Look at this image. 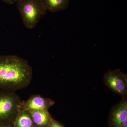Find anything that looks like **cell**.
<instances>
[{"mask_svg":"<svg viewBox=\"0 0 127 127\" xmlns=\"http://www.w3.org/2000/svg\"><path fill=\"white\" fill-rule=\"evenodd\" d=\"M33 72L27 61L15 55L0 56V89L14 91L26 88Z\"/></svg>","mask_w":127,"mask_h":127,"instance_id":"obj_1","label":"cell"},{"mask_svg":"<svg viewBox=\"0 0 127 127\" xmlns=\"http://www.w3.org/2000/svg\"><path fill=\"white\" fill-rule=\"evenodd\" d=\"M23 103L14 91L0 90V123L15 121L22 110Z\"/></svg>","mask_w":127,"mask_h":127,"instance_id":"obj_2","label":"cell"},{"mask_svg":"<svg viewBox=\"0 0 127 127\" xmlns=\"http://www.w3.org/2000/svg\"><path fill=\"white\" fill-rule=\"evenodd\" d=\"M17 3L23 23L28 29L35 27L47 11L41 0H20Z\"/></svg>","mask_w":127,"mask_h":127,"instance_id":"obj_3","label":"cell"},{"mask_svg":"<svg viewBox=\"0 0 127 127\" xmlns=\"http://www.w3.org/2000/svg\"><path fill=\"white\" fill-rule=\"evenodd\" d=\"M104 79L106 85L114 92L122 95L127 94V77L120 70L108 71Z\"/></svg>","mask_w":127,"mask_h":127,"instance_id":"obj_4","label":"cell"},{"mask_svg":"<svg viewBox=\"0 0 127 127\" xmlns=\"http://www.w3.org/2000/svg\"><path fill=\"white\" fill-rule=\"evenodd\" d=\"M54 104L52 100L40 95L32 96L27 101L23 102L22 110L28 111H47Z\"/></svg>","mask_w":127,"mask_h":127,"instance_id":"obj_5","label":"cell"},{"mask_svg":"<svg viewBox=\"0 0 127 127\" xmlns=\"http://www.w3.org/2000/svg\"><path fill=\"white\" fill-rule=\"evenodd\" d=\"M127 118V102L125 101L119 104L113 112L111 119L114 127H121Z\"/></svg>","mask_w":127,"mask_h":127,"instance_id":"obj_6","label":"cell"},{"mask_svg":"<svg viewBox=\"0 0 127 127\" xmlns=\"http://www.w3.org/2000/svg\"><path fill=\"white\" fill-rule=\"evenodd\" d=\"M47 11L52 13L65 10L69 5V0H41Z\"/></svg>","mask_w":127,"mask_h":127,"instance_id":"obj_7","label":"cell"},{"mask_svg":"<svg viewBox=\"0 0 127 127\" xmlns=\"http://www.w3.org/2000/svg\"><path fill=\"white\" fill-rule=\"evenodd\" d=\"M35 125L39 127H44L49 124L50 117L47 111H28Z\"/></svg>","mask_w":127,"mask_h":127,"instance_id":"obj_8","label":"cell"},{"mask_svg":"<svg viewBox=\"0 0 127 127\" xmlns=\"http://www.w3.org/2000/svg\"><path fill=\"white\" fill-rule=\"evenodd\" d=\"M34 123L28 111L22 110L14 121V127H33Z\"/></svg>","mask_w":127,"mask_h":127,"instance_id":"obj_9","label":"cell"},{"mask_svg":"<svg viewBox=\"0 0 127 127\" xmlns=\"http://www.w3.org/2000/svg\"><path fill=\"white\" fill-rule=\"evenodd\" d=\"M47 127H63L61 124H59L58 123L53 121L50 123Z\"/></svg>","mask_w":127,"mask_h":127,"instance_id":"obj_10","label":"cell"},{"mask_svg":"<svg viewBox=\"0 0 127 127\" xmlns=\"http://www.w3.org/2000/svg\"><path fill=\"white\" fill-rule=\"evenodd\" d=\"M3 1L9 4H12L14 3H17L20 0H2Z\"/></svg>","mask_w":127,"mask_h":127,"instance_id":"obj_11","label":"cell"},{"mask_svg":"<svg viewBox=\"0 0 127 127\" xmlns=\"http://www.w3.org/2000/svg\"><path fill=\"white\" fill-rule=\"evenodd\" d=\"M0 127H12L9 123H0Z\"/></svg>","mask_w":127,"mask_h":127,"instance_id":"obj_12","label":"cell"},{"mask_svg":"<svg viewBox=\"0 0 127 127\" xmlns=\"http://www.w3.org/2000/svg\"><path fill=\"white\" fill-rule=\"evenodd\" d=\"M127 118H126L125 119V120L123 122L122 124V126L121 127H127Z\"/></svg>","mask_w":127,"mask_h":127,"instance_id":"obj_13","label":"cell"}]
</instances>
